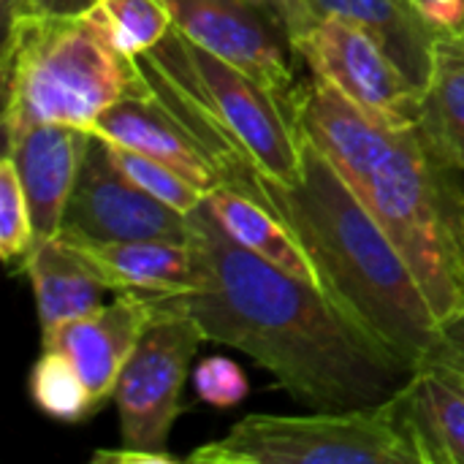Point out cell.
Here are the masks:
<instances>
[{
  "label": "cell",
  "instance_id": "cell-1",
  "mask_svg": "<svg viewBox=\"0 0 464 464\" xmlns=\"http://www.w3.org/2000/svg\"><path fill=\"white\" fill-rule=\"evenodd\" d=\"M201 288L150 296L196 321L204 340L261 364L299 405L318 413L372 408L413 378V367L367 337L315 285L237 245L207 204L188 215Z\"/></svg>",
  "mask_w": 464,
  "mask_h": 464
},
{
  "label": "cell",
  "instance_id": "cell-2",
  "mask_svg": "<svg viewBox=\"0 0 464 464\" xmlns=\"http://www.w3.org/2000/svg\"><path fill=\"white\" fill-rule=\"evenodd\" d=\"M247 196L299 239L321 291L367 337L419 370L440 343V324L375 212L302 139V174L283 185L253 174Z\"/></svg>",
  "mask_w": 464,
  "mask_h": 464
},
{
  "label": "cell",
  "instance_id": "cell-3",
  "mask_svg": "<svg viewBox=\"0 0 464 464\" xmlns=\"http://www.w3.org/2000/svg\"><path fill=\"white\" fill-rule=\"evenodd\" d=\"M136 60L152 92L220 160L226 188L245 193L256 171L283 185L302 174V136L288 98L177 27Z\"/></svg>",
  "mask_w": 464,
  "mask_h": 464
},
{
  "label": "cell",
  "instance_id": "cell-4",
  "mask_svg": "<svg viewBox=\"0 0 464 464\" xmlns=\"http://www.w3.org/2000/svg\"><path fill=\"white\" fill-rule=\"evenodd\" d=\"M3 136L57 122L87 130L109 106L147 98L136 57L117 52L84 16L24 14L3 33Z\"/></svg>",
  "mask_w": 464,
  "mask_h": 464
},
{
  "label": "cell",
  "instance_id": "cell-5",
  "mask_svg": "<svg viewBox=\"0 0 464 464\" xmlns=\"http://www.w3.org/2000/svg\"><path fill=\"white\" fill-rule=\"evenodd\" d=\"M364 204L405 258L438 324L464 313V171L419 125L402 128Z\"/></svg>",
  "mask_w": 464,
  "mask_h": 464
},
{
  "label": "cell",
  "instance_id": "cell-6",
  "mask_svg": "<svg viewBox=\"0 0 464 464\" xmlns=\"http://www.w3.org/2000/svg\"><path fill=\"white\" fill-rule=\"evenodd\" d=\"M190 464H419L400 392L372 408L310 416L253 413L204 443Z\"/></svg>",
  "mask_w": 464,
  "mask_h": 464
},
{
  "label": "cell",
  "instance_id": "cell-7",
  "mask_svg": "<svg viewBox=\"0 0 464 464\" xmlns=\"http://www.w3.org/2000/svg\"><path fill=\"white\" fill-rule=\"evenodd\" d=\"M294 54L383 125L402 130L421 122L424 90L364 27L329 16L291 38Z\"/></svg>",
  "mask_w": 464,
  "mask_h": 464
},
{
  "label": "cell",
  "instance_id": "cell-8",
  "mask_svg": "<svg viewBox=\"0 0 464 464\" xmlns=\"http://www.w3.org/2000/svg\"><path fill=\"white\" fill-rule=\"evenodd\" d=\"M201 343L204 334L190 315L158 310V318L141 334L114 389L122 446L169 451L182 386Z\"/></svg>",
  "mask_w": 464,
  "mask_h": 464
},
{
  "label": "cell",
  "instance_id": "cell-9",
  "mask_svg": "<svg viewBox=\"0 0 464 464\" xmlns=\"http://www.w3.org/2000/svg\"><path fill=\"white\" fill-rule=\"evenodd\" d=\"M57 237L90 242H190V220L136 188L111 160L106 141L92 136Z\"/></svg>",
  "mask_w": 464,
  "mask_h": 464
},
{
  "label": "cell",
  "instance_id": "cell-10",
  "mask_svg": "<svg viewBox=\"0 0 464 464\" xmlns=\"http://www.w3.org/2000/svg\"><path fill=\"white\" fill-rule=\"evenodd\" d=\"M171 22L277 95H294L291 38L266 0H163Z\"/></svg>",
  "mask_w": 464,
  "mask_h": 464
},
{
  "label": "cell",
  "instance_id": "cell-11",
  "mask_svg": "<svg viewBox=\"0 0 464 464\" xmlns=\"http://www.w3.org/2000/svg\"><path fill=\"white\" fill-rule=\"evenodd\" d=\"M291 114L299 136L310 141L364 201L372 171L386 158L400 130L383 125L318 76L294 90Z\"/></svg>",
  "mask_w": 464,
  "mask_h": 464
},
{
  "label": "cell",
  "instance_id": "cell-12",
  "mask_svg": "<svg viewBox=\"0 0 464 464\" xmlns=\"http://www.w3.org/2000/svg\"><path fill=\"white\" fill-rule=\"evenodd\" d=\"M158 318L155 302L141 294H117L111 304L65 321L41 334V348L60 351L82 375L98 408L114 400L122 367L147 326Z\"/></svg>",
  "mask_w": 464,
  "mask_h": 464
},
{
  "label": "cell",
  "instance_id": "cell-13",
  "mask_svg": "<svg viewBox=\"0 0 464 464\" xmlns=\"http://www.w3.org/2000/svg\"><path fill=\"white\" fill-rule=\"evenodd\" d=\"M288 38L337 16L372 33L402 71L427 90L440 33L411 0H269Z\"/></svg>",
  "mask_w": 464,
  "mask_h": 464
},
{
  "label": "cell",
  "instance_id": "cell-14",
  "mask_svg": "<svg viewBox=\"0 0 464 464\" xmlns=\"http://www.w3.org/2000/svg\"><path fill=\"white\" fill-rule=\"evenodd\" d=\"M87 133L171 166L207 196L218 188H226L220 160L190 130V125L155 92L147 98H128L109 106L92 120Z\"/></svg>",
  "mask_w": 464,
  "mask_h": 464
},
{
  "label": "cell",
  "instance_id": "cell-15",
  "mask_svg": "<svg viewBox=\"0 0 464 464\" xmlns=\"http://www.w3.org/2000/svg\"><path fill=\"white\" fill-rule=\"evenodd\" d=\"M92 133L73 125H30L5 136V155H11L33 218V242L60 234L63 215L76 185L84 152Z\"/></svg>",
  "mask_w": 464,
  "mask_h": 464
},
{
  "label": "cell",
  "instance_id": "cell-16",
  "mask_svg": "<svg viewBox=\"0 0 464 464\" xmlns=\"http://www.w3.org/2000/svg\"><path fill=\"white\" fill-rule=\"evenodd\" d=\"M90 272L114 294L177 296L198 291L204 277L190 242L136 239V242H90L68 239Z\"/></svg>",
  "mask_w": 464,
  "mask_h": 464
},
{
  "label": "cell",
  "instance_id": "cell-17",
  "mask_svg": "<svg viewBox=\"0 0 464 464\" xmlns=\"http://www.w3.org/2000/svg\"><path fill=\"white\" fill-rule=\"evenodd\" d=\"M419 464H464V389L443 367H419L400 392Z\"/></svg>",
  "mask_w": 464,
  "mask_h": 464
},
{
  "label": "cell",
  "instance_id": "cell-18",
  "mask_svg": "<svg viewBox=\"0 0 464 464\" xmlns=\"http://www.w3.org/2000/svg\"><path fill=\"white\" fill-rule=\"evenodd\" d=\"M22 264L33 283L41 334L103 307L101 296L106 285L90 272L82 256L60 237L33 242Z\"/></svg>",
  "mask_w": 464,
  "mask_h": 464
},
{
  "label": "cell",
  "instance_id": "cell-19",
  "mask_svg": "<svg viewBox=\"0 0 464 464\" xmlns=\"http://www.w3.org/2000/svg\"><path fill=\"white\" fill-rule=\"evenodd\" d=\"M207 209L215 218V223L245 250L264 258L266 264L315 285L318 272L313 261L307 258L299 239L291 234V228L258 198L237 190V188H218L207 196Z\"/></svg>",
  "mask_w": 464,
  "mask_h": 464
},
{
  "label": "cell",
  "instance_id": "cell-20",
  "mask_svg": "<svg viewBox=\"0 0 464 464\" xmlns=\"http://www.w3.org/2000/svg\"><path fill=\"white\" fill-rule=\"evenodd\" d=\"M421 128L435 147L464 171V41L440 35L435 65L424 90Z\"/></svg>",
  "mask_w": 464,
  "mask_h": 464
},
{
  "label": "cell",
  "instance_id": "cell-21",
  "mask_svg": "<svg viewBox=\"0 0 464 464\" xmlns=\"http://www.w3.org/2000/svg\"><path fill=\"white\" fill-rule=\"evenodd\" d=\"M87 16L103 38L128 57H141L174 27L163 0H101Z\"/></svg>",
  "mask_w": 464,
  "mask_h": 464
},
{
  "label": "cell",
  "instance_id": "cell-22",
  "mask_svg": "<svg viewBox=\"0 0 464 464\" xmlns=\"http://www.w3.org/2000/svg\"><path fill=\"white\" fill-rule=\"evenodd\" d=\"M27 389L35 408L63 424H79L101 411L76 367L52 348H41V356L30 370Z\"/></svg>",
  "mask_w": 464,
  "mask_h": 464
},
{
  "label": "cell",
  "instance_id": "cell-23",
  "mask_svg": "<svg viewBox=\"0 0 464 464\" xmlns=\"http://www.w3.org/2000/svg\"><path fill=\"white\" fill-rule=\"evenodd\" d=\"M106 147H109V155L117 163V169L136 188H141L160 204H166L182 215H190L207 201V193L201 188H196L190 179H185L179 171H174L171 166H166L155 158H147L141 152H133L128 147H120V144L106 141Z\"/></svg>",
  "mask_w": 464,
  "mask_h": 464
},
{
  "label": "cell",
  "instance_id": "cell-24",
  "mask_svg": "<svg viewBox=\"0 0 464 464\" xmlns=\"http://www.w3.org/2000/svg\"><path fill=\"white\" fill-rule=\"evenodd\" d=\"M33 239H35L33 218H30V204H27L19 171L11 155L3 152L0 158V256L3 261L24 258Z\"/></svg>",
  "mask_w": 464,
  "mask_h": 464
},
{
  "label": "cell",
  "instance_id": "cell-25",
  "mask_svg": "<svg viewBox=\"0 0 464 464\" xmlns=\"http://www.w3.org/2000/svg\"><path fill=\"white\" fill-rule=\"evenodd\" d=\"M193 389L201 402L220 408V411L242 405L250 394L245 370L226 356H209L198 362L193 372Z\"/></svg>",
  "mask_w": 464,
  "mask_h": 464
},
{
  "label": "cell",
  "instance_id": "cell-26",
  "mask_svg": "<svg viewBox=\"0 0 464 464\" xmlns=\"http://www.w3.org/2000/svg\"><path fill=\"white\" fill-rule=\"evenodd\" d=\"M421 367H443L464 372V313L440 326V343Z\"/></svg>",
  "mask_w": 464,
  "mask_h": 464
},
{
  "label": "cell",
  "instance_id": "cell-27",
  "mask_svg": "<svg viewBox=\"0 0 464 464\" xmlns=\"http://www.w3.org/2000/svg\"><path fill=\"white\" fill-rule=\"evenodd\" d=\"M440 35L464 33V0H411Z\"/></svg>",
  "mask_w": 464,
  "mask_h": 464
},
{
  "label": "cell",
  "instance_id": "cell-28",
  "mask_svg": "<svg viewBox=\"0 0 464 464\" xmlns=\"http://www.w3.org/2000/svg\"><path fill=\"white\" fill-rule=\"evenodd\" d=\"M95 464H177L179 459L171 451H144V449H103L92 454Z\"/></svg>",
  "mask_w": 464,
  "mask_h": 464
},
{
  "label": "cell",
  "instance_id": "cell-29",
  "mask_svg": "<svg viewBox=\"0 0 464 464\" xmlns=\"http://www.w3.org/2000/svg\"><path fill=\"white\" fill-rule=\"evenodd\" d=\"M101 0H22V16H84Z\"/></svg>",
  "mask_w": 464,
  "mask_h": 464
},
{
  "label": "cell",
  "instance_id": "cell-30",
  "mask_svg": "<svg viewBox=\"0 0 464 464\" xmlns=\"http://www.w3.org/2000/svg\"><path fill=\"white\" fill-rule=\"evenodd\" d=\"M0 14H3V33H5L22 16V0H0Z\"/></svg>",
  "mask_w": 464,
  "mask_h": 464
},
{
  "label": "cell",
  "instance_id": "cell-31",
  "mask_svg": "<svg viewBox=\"0 0 464 464\" xmlns=\"http://www.w3.org/2000/svg\"><path fill=\"white\" fill-rule=\"evenodd\" d=\"M449 372H451V375H454V378H457V381L462 383V389H464V372H454V370H449Z\"/></svg>",
  "mask_w": 464,
  "mask_h": 464
},
{
  "label": "cell",
  "instance_id": "cell-32",
  "mask_svg": "<svg viewBox=\"0 0 464 464\" xmlns=\"http://www.w3.org/2000/svg\"><path fill=\"white\" fill-rule=\"evenodd\" d=\"M459 38H462V41H464V33H462V35H459Z\"/></svg>",
  "mask_w": 464,
  "mask_h": 464
},
{
  "label": "cell",
  "instance_id": "cell-33",
  "mask_svg": "<svg viewBox=\"0 0 464 464\" xmlns=\"http://www.w3.org/2000/svg\"><path fill=\"white\" fill-rule=\"evenodd\" d=\"M266 3H269V0H266Z\"/></svg>",
  "mask_w": 464,
  "mask_h": 464
}]
</instances>
